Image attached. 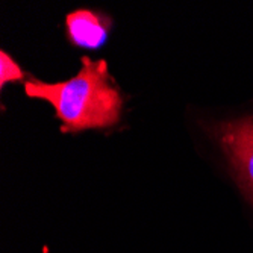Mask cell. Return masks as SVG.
Returning a JSON list of instances; mask_svg holds the SVG:
<instances>
[{"instance_id": "obj_4", "label": "cell", "mask_w": 253, "mask_h": 253, "mask_svg": "<svg viewBox=\"0 0 253 253\" xmlns=\"http://www.w3.org/2000/svg\"><path fill=\"white\" fill-rule=\"evenodd\" d=\"M25 73L18 67V64L6 53L0 52V85H5L6 82H14V81H21Z\"/></svg>"}, {"instance_id": "obj_1", "label": "cell", "mask_w": 253, "mask_h": 253, "mask_svg": "<svg viewBox=\"0 0 253 253\" xmlns=\"http://www.w3.org/2000/svg\"><path fill=\"white\" fill-rule=\"evenodd\" d=\"M81 64L79 73L68 81L49 84L29 79L25 84L26 94L52 103L64 132L114 126L120 120L123 99L106 61L82 56Z\"/></svg>"}, {"instance_id": "obj_2", "label": "cell", "mask_w": 253, "mask_h": 253, "mask_svg": "<svg viewBox=\"0 0 253 253\" xmlns=\"http://www.w3.org/2000/svg\"><path fill=\"white\" fill-rule=\"evenodd\" d=\"M210 130L231 161L238 183L253 203V116L220 122Z\"/></svg>"}, {"instance_id": "obj_3", "label": "cell", "mask_w": 253, "mask_h": 253, "mask_svg": "<svg viewBox=\"0 0 253 253\" xmlns=\"http://www.w3.org/2000/svg\"><path fill=\"white\" fill-rule=\"evenodd\" d=\"M65 25L73 44L85 49H99L108 38L111 20L91 9H76L67 15Z\"/></svg>"}]
</instances>
